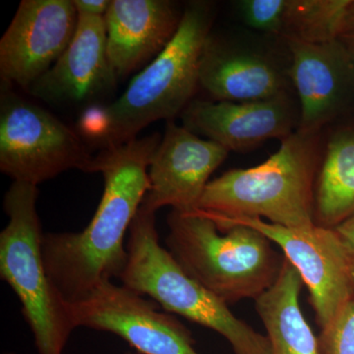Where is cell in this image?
Listing matches in <instances>:
<instances>
[{
	"label": "cell",
	"mask_w": 354,
	"mask_h": 354,
	"mask_svg": "<svg viewBox=\"0 0 354 354\" xmlns=\"http://www.w3.org/2000/svg\"><path fill=\"white\" fill-rule=\"evenodd\" d=\"M160 140L155 133L102 149L88 171L102 174L104 183L92 221L80 232L44 234L46 272L69 304L122 272L127 261L124 237L150 189L149 167Z\"/></svg>",
	"instance_id": "obj_1"
},
{
	"label": "cell",
	"mask_w": 354,
	"mask_h": 354,
	"mask_svg": "<svg viewBox=\"0 0 354 354\" xmlns=\"http://www.w3.org/2000/svg\"><path fill=\"white\" fill-rule=\"evenodd\" d=\"M214 17L209 2L187 4L174 38L132 79L123 95L86 113L81 124L88 137L102 149L120 145L156 121H171L183 113L200 87V64Z\"/></svg>",
	"instance_id": "obj_2"
},
{
	"label": "cell",
	"mask_w": 354,
	"mask_h": 354,
	"mask_svg": "<svg viewBox=\"0 0 354 354\" xmlns=\"http://www.w3.org/2000/svg\"><path fill=\"white\" fill-rule=\"evenodd\" d=\"M321 134L297 130L262 164L230 169L209 181L197 211L209 218H266L286 227L315 225Z\"/></svg>",
	"instance_id": "obj_3"
},
{
	"label": "cell",
	"mask_w": 354,
	"mask_h": 354,
	"mask_svg": "<svg viewBox=\"0 0 354 354\" xmlns=\"http://www.w3.org/2000/svg\"><path fill=\"white\" fill-rule=\"evenodd\" d=\"M165 245L184 272L227 305L257 299L278 281L286 257L259 230L220 232L200 212L167 216Z\"/></svg>",
	"instance_id": "obj_4"
},
{
	"label": "cell",
	"mask_w": 354,
	"mask_h": 354,
	"mask_svg": "<svg viewBox=\"0 0 354 354\" xmlns=\"http://www.w3.org/2000/svg\"><path fill=\"white\" fill-rule=\"evenodd\" d=\"M121 285L149 297L167 313L223 335L234 354H270L267 335L234 316L228 305L188 276L158 241L155 212L143 207L129 228Z\"/></svg>",
	"instance_id": "obj_5"
},
{
	"label": "cell",
	"mask_w": 354,
	"mask_h": 354,
	"mask_svg": "<svg viewBox=\"0 0 354 354\" xmlns=\"http://www.w3.org/2000/svg\"><path fill=\"white\" fill-rule=\"evenodd\" d=\"M38 197V186L21 183L4 195L8 223L0 232V277L19 299L39 354H62L77 328L44 266Z\"/></svg>",
	"instance_id": "obj_6"
},
{
	"label": "cell",
	"mask_w": 354,
	"mask_h": 354,
	"mask_svg": "<svg viewBox=\"0 0 354 354\" xmlns=\"http://www.w3.org/2000/svg\"><path fill=\"white\" fill-rule=\"evenodd\" d=\"M94 156L78 133L1 83L0 171L38 186L69 169L90 171Z\"/></svg>",
	"instance_id": "obj_7"
},
{
	"label": "cell",
	"mask_w": 354,
	"mask_h": 354,
	"mask_svg": "<svg viewBox=\"0 0 354 354\" xmlns=\"http://www.w3.org/2000/svg\"><path fill=\"white\" fill-rule=\"evenodd\" d=\"M211 220L220 232L234 225H245L259 230L277 244L308 288L310 304L321 330L334 321L353 297V255L344 245L334 228L316 225L286 227L261 218Z\"/></svg>",
	"instance_id": "obj_8"
},
{
	"label": "cell",
	"mask_w": 354,
	"mask_h": 354,
	"mask_svg": "<svg viewBox=\"0 0 354 354\" xmlns=\"http://www.w3.org/2000/svg\"><path fill=\"white\" fill-rule=\"evenodd\" d=\"M69 306L76 328L118 335L140 354H199L190 330L176 317L111 281Z\"/></svg>",
	"instance_id": "obj_9"
},
{
	"label": "cell",
	"mask_w": 354,
	"mask_h": 354,
	"mask_svg": "<svg viewBox=\"0 0 354 354\" xmlns=\"http://www.w3.org/2000/svg\"><path fill=\"white\" fill-rule=\"evenodd\" d=\"M78 25L73 1L23 0L0 41L1 83L29 91L62 57Z\"/></svg>",
	"instance_id": "obj_10"
},
{
	"label": "cell",
	"mask_w": 354,
	"mask_h": 354,
	"mask_svg": "<svg viewBox=\"0 0 354 354\" xmlns=\"http://www.w3.org/2000/svg\"><path fill=\"white\" fill-rule=\"evenodd\" d=\"M228 153L220 144L167 121L151 160L150 189L141 207L155 213L164 207L180 213L196 212L209 177Z\"/></svg>",
	"instance_id": "obj_11"
},
{
	"label": "cell",
	"mask_w": 354,
	"mask_h": 354,
	"mask_svg": "<svg viewBox=\"0 0 354 354\" xmlns=\"http://www.w3.org/2000/svg\"><path fill=\"white\" fill-rule=\"evenodd\" d=\"M285 41L291 59L288 75L299 99L297 130L322 132L353 101V58L339 39L324 44Z\"/></svg>",
	"instance_id": "obj_12"
},
{
	"label": "cell",
	"mask_w": 354,
	"mask_h": 354,
	"mask_svg": "<svg viewBox=\"0 0 354 354\" xmlns=\"http://www.w3.org/2000/svg\"><path fill=\"white\" fill-rule=\"evenodd\" d=\"M183 127L232 151L249 150L268 140L290 136L299 127L300 109L290 92L264 101L193 100L183 113Z\"/></svg>",
	"instance_id": "obj_13"
},
{
	"label": "cell",
	"mask_w": 354,
	"mask_h": 354,
	"mask_svg": "<svg viewBox=\"0 0 354 354\" xmlns=\"http://www.w3.org/2000/svg\"><path fill=\"white\" fill-rule=\"evenodd\" d=\"M109 62L104 17L78 15L75 35L66 50L29 93L53 104L91 102L115 88Z\"/></svg>",
	"instance_id": "obj_14"
},
{
	"label": "cell",
	"mask_w": 354,
	"mask_h": 354,
	"mask_svg": "<svg viewBox=\"0 0 354 354\" xmlns=\"http://www.w3.org/2000/svg\"><path fill=\"white\" fill-rule=\"evenodd\" d=\"M183 12L169 0H111L104 22L115 76L150 64L174 38Z\"/></svg>",
	"instance_id": "obj_15"
},
{
	"label": "cell",
	"mask_w": 354,
	"mask_h": 354,
	"mask_svg": "<svg viewBox=\"0 0 354 354\" xmlns=\"http://www.w3.org/2000/svg\"><path fill=\"white\" fill-rule=\"evenodd\" d=\"M290 79L271 57L209 35L200 64V88L212 101H264L288 92Z\"/></svg>",
	"instance_id": "obj_16"
},
{
	"label": "cell",
	"mask_w": 354,
	"mask_h": 354,
	"mask_svg": "<svg viewBox=\"0 0 354 354\" xmlns=\"http://www.w3.org/2000/svg\"><path fill=\"white\" fill-rule=\"evenodd\" d=\"M301 277L285 260L278 281L255 300L270 342V354H320L314 335L300 308Z\"/></svg>",
	"instance_id": "obj_17"
},
{
	"label": "cell",
	"mask_w": 354,
	"mask_h": 354,
	"mask_svg": "<svg viewBox=\"0 0 354 354\" xmlns=\"http://www.w3.org/2000/svg\"><path fill=\"white\" fill-rule=\"evenodd\" d=\"M354 216V129L337 130L324 148L317 176L314 221L335 228Z\"/></svg>",
	"instance_id": "obj_18"
},
{
	"label": "cell",
	"mask_w": 354,
	"mask_h": 354,
	"mask_svg": "<svg viewBox=\"0 0 354 354\" xmlns=\"http://www.w3.org/2000/svg\"><path fill=\"white\" fill-rule=\"evenodd\" d=\"M353 0H288L281 38L308 44L339 39Z\"/></svg>",
	"instance_id": "obj_19"
},
{
	"label": "cell",
	"mask_w": 354,
	"mask_h": 354,
	"mask_svg": "<svg viewBox=\"0 0 354 354\" xmlns=\"http://www.w3.org/2000/svg\"><path fill=\"white\" fill-rule=\"evenodd\" d=\"M286 3L288 0H243L239 11L248 27L281 38Z\"/></svg>",
	"instance_id": "obj_20"
},
{
	"label": "cell",
	"mask_w": 354,
	"mask_h": 354,
	"mask_svg": "<svg viewBox=\"0 0 354 354\" xmlns=\"http://www.w3.org/2000/svg\"><path fill=\"white\" fill-rule=\"evenodd\" d=\"M320 354H354V295L318 337Z\"/></svg>",
	"instance_id": "obj_21"
},
{
	"label": "cell",
	"mask_w": 354,
	"mask_h": 354,
	"mask_svg": "<svg viewBox=\"0 0 354 354\" xmlns=\"http://www.w3.org/2000/svg\"><path fill=\"white\" fill-rule=\"evenodd\" d=\"M78 15L104 17L111 1L109 0H72Z\"/></svg>",
	"instance_id": "obj_22"
},
{
	"label": "cell",
	"mask_w": 354,
	"mask_h": 354,
	"mask_svg": "<svg viewBox=\"0 0 354 354\" xmlns=\"http://www.w3.org/2000/svg\"><path fill=\"white\" fill-rule=\"evenodd\" d=\"M349 252L354 255V216L334 228Z\"/></svg>",
	"instance_id": "obj_23"
},
{
	"label": "cell",
	"mask_w": 354,
	"mask_h": 354,
	"mask_svg": "<svg viewBox=\"0 0 354 354\" xmlns=\"http://www.w3.org/2000/svg\"><path fill=\"white\" fill-rule=\"evenodd\" d=\"M339 41L344 44L354 60V31L344 32L339 37Z\"/></svg>",
	"instance_id": "obj_24"
},
{
	"label": "cell",
	"mask_w": 354,
	"mask_h": 354,
	"mask_svg": "<svg viewBox=\"0 0 354 354\" xmlns=\"http://www.w3.org/2000/svg\"><path fill=\"white\" fill-rule=\"evenodd\" d=\"M351 31H354V0L353 6L349 9L348 19H346V31L344 32Z\"/></svg>",
	"instance_id": "obj_25"
},
{
	"label": "cell",
	"mask_w": 354,
	"mask_h": 354,
	"mask_svg": "<svg viewBox=\"0 0 354 354\" xmlns=\"http://www.w3.org/2000/svg\"><path fill=\"white\" fill-rule=\"evenodd\" d=\"M353 279H354V255H353Z\"/></svg>",
	"instance_id": "obj_26"
},
{
	"label": "cell",
	"mask_w": 354,
	"mask_h": 354,
	"mask_svg": "<svg viewBox=\"0 0 354 354\" xmlns=\"http://www.w3.org/2000/svg\"><path fill=\"white\" fill-rule=\"evenodd\" d=\"M4 354H14L12 353H4Z\"/></svg>",
	"instance_id": "obj_27"
},
{
	"label": "cell",
	"mask_w": 354,
	"mask_h": 354,
	"mask_svg": "<svg viewBox=\"0 0 354 354\" xmlns=\"http://www.w3.org/2000/svg\"><path fill=\"white\" fill-rule=\"evenodd\" d=\"M125 354H131V353H125Z\"/></svg>",
	"instance_id": "obj_28"
}]
</instances>
